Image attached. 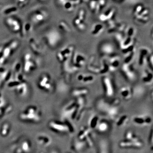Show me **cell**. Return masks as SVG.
I'll return each mask as SVG.
<instances>
[{
	"label": "cell",
	"mask_w": 153,
	"mask_h": 153,
	"mask_svg": "<svg viewBox=\"0 0 153 153\" xmlns=\"http://www.w3.org/2000/svg\"><path fill=\"white\" fill-rule=\"evenodd\" d=\"M42 118L41 110L38 106L34 105L26 107L19 114V120L27 123H38L41 122Z\"/></svg>",
	"instance_id": "cell-1"
},
{
	"label": "cell",
	"mask_w": 153,
	"mask_h": 153,
	"mask_svg": "<svg viewBox=\"0 0 153 153\" xmlns=\"http://www.w3.org/2000/svg\"><path fill=\"white\" fill-rule=\"evenodd\" d=\"M48 126L51 130L57 133H72L74 131L73 126L67 120L63 122L57 120H51L48 123Z\"/></svg>",
	"instance_id": "cell-2"
},
{
	"label": "cell",
	"mask_w": 153,
	"mask_h": 153,
	"mask_svg": "<svg viewBox=\"0 0 153 153\" xmlns=\"http://www.w3.org/2000/svg\"><path fill=\"white\" fill-rule=\"evenodd\" d=\"M7 85L10 89L13 90L21 97L27 95L29 90L28 83L26 80L22 81L13 78L8 81Z\"/></svg>",
	"instance_id": "cell-3"
},
{
	"label": "cell",
	"mask_w": 153,
	"mask_h": 153,
	"mask_svg": "<svg viewBox=\"0 0 153 153\" xmlns=\"http://www.w3.org/2000/svg\"><path fill=\"white\" fill-rule=\"evenodd\" d=\"M37 85L39 89L47 93L52 92L54 88L52 77L47 73L41 74L37 80Z\"/></svg>",
	"instance_id": "cell-4"
},
{
	"label": "cell",
	"mask_w": 153,
	"mask_h": 153,
	"mask_svg": "<svg viewBox=\"0 0 153 153\" xmlns=\"http://www.w3.org/2000/svg\"><path fill=\"white\" fill-rule=\"evenodd\" d=\"M22 69L26 73H30L36 70L38 65L33 59L32 55L27 53L25 55L22 64Z\"/></svg>",
	"instance_id": "cell-5"
},
{
	"label": "cell",
	"mask_w": 153,
	"mask_h": 153,
	"mask_svg": "<svg viewBox=\"0 0 153 153\" xmlns=\"http://www.w3.org/2000/svg\"><path fill=\"white\" fill-rule=\"evenodd\" d=\"M61 36L59 32L56 30L49 31L46 35V39L48 44L52 47L57 46L61 40Z\"/></svg>",
	"instance_id": "cell-6"
},
{
	"label": "cell",
	"mask_w": 153,
	"mask_h": 153,
	"mask_svg": "<svg viewBox=\"0 0 153 153\" xmlns=\"http://www.w3.org/2000/svg\"><path fill=\"white\" fill-rule=\"evenodd\" d=\"M74 47L72 45H70L60 50L57 54V59L60 62L64 63L66 62L71 57L73 54Z\"/></svg>",
	"instance_id": "cell-7"
},
{
	"label": "cell",
	"mask_w": 153,
	"mask_h": 153,
	"mask_svg": "<svg viewBox=\"0 0 153 153\" xmlns=\"http://www.w3.org/2000/svg\"><path fill=\"white\" fill-rule=\"evenodd\" d=\"M119 146L122 149H140L143 146V143L141 140L134 141L124 139L120 142Z\"/></svg>",
	"instance_id": "cell-8"
},
{
	"label": "cell",
	"mask_w": 153,
	"mask_h": 153,
	"mask_svg": "<svg viewBox=\"0 0 153 153\" xmlns=\"http://www.w3.org/2000/svg\"><path fill=\"white\" fill-rule=\"evenodd\" d=\"M12 109L13 107L10 104L7 102L0 93V118L8 114L12 111Z\"/></svg>",
	"instance_id": "cell-9"
},
{
	"label": "cell",
	"mask_w": 153,
	"mask_h": 153,
	"mask_svg": "<svg viewBox=\"0 0 153 153\" xmlns=\"http://www.w3.org/2000/svg\"><path fill=\"white\" fill-rule=\"evenodd\" d=\"M36 141L38 143L43 146H48L52 142L51 137L45 134H39L36 137Z\"/></svg>",
	"instance_id": "cell-10"
},
{
	"label": "cell",
	"mask_w": 153,
	"mask_h": 153,
	"mask_svg": "<svg viewBox=\"0 0 153 153\" xmlns=\"http://www.w3.org/2000/svg\"><path fill=\"white\" fill-rule=\"evenodd\" d=\"M48 17V14L45 11H39L35 13L32 17V20L35 23L44 22Z\"/></svg>",
	"instance_id": "cell-11"
},
{
	"label": "cell",
	"mask_w": 153,
	"mask_h": 153,
	"mask_svg": "<svg viewBox=\"0 0 153 153\" xmlns=\"http://www.w3.org/2000/svg\"><path fill=\"white\" fill-rule=\"evenodd\" d=\"M6 24L10 29L14 32H19L21 29V25L17 20L13 18H7L6 20Z\"/></svg>",
	"instance_id": "cell-12"
},
{
	"label": "cell",
	"mask_w": 153,
	"mask_h": 153,
	"mask_svg": "<svg viewBox=\"0 0 153 153\" xmlns=\"http://www.w3.org/2000/svg\"><path fill=\"white\" fill-rule=\"evenodd\" d=\"M116 13L115 8H111L100 16L99 19L102 22H106L108 20L112 19Z\"/></svg>",
	"instance_id": "cell-13"
},
{
	"label": "cell",
	"mask_w": 153,
	"mask_h": 153,
	"mask_svg": "<svg viewBox=\"0 0 153 153\" xmlns=\"http://www.w3.org/2000/svg\"><path fill=\"white\" fill-rule=\"evenodd\" d=\"M103 85L105 91L106 95L108 96H111L114 93L113 87L112 82L108 77H105L103 79Z\"/></svg>",
	"instance_id": "cell-14"
},
{
	"label": "cell",
	"mask_w": 153,
	"mask_h": 153,
	"mask_svg": "<svg viewBox=\"0 0 153 153\" xmlns=\"http://www.w3.org/2000/svg\"><path fill=\"white\" fill-rule=\"evenodd\" d=\"M152 119L149 117L137 116L134 119L135 123L140 126L147 125L152 122Z\"/></svg>",
	"instance_id": "cell-15"
},
{
	"label": "cell",
	"mask_w": 153,
	"mask_h": 153,
	"mask_svg": "<svg viewBox=\"0 0 153 153\" xmlns=\"http://www.w3.org/2000/svg\"><path fill=\"white\" fill-rule=\"evenodd\" d=\"M10 124L8 122H4L2 124L0 127V135L1 136L7 137L9 135L11 131Z\"/></svg>",
	"instance_id": "cell-16"
},
{
	"label": "cell",
	"mask_w": 153,
	"mask_h": 153,
	"mask_svg": "<svg viewBox=\"0 0 153 153\" xmlns=\"http://www.w3.org/2000/svg\"><path fill=\"white\" fill-rule=\"evenodd\" d=\"M100 51L105 55H111L114 52V47L112 44L110 43H104L100 47Z\"/></svg>",
	"instance_id": "cell-17"
},
{
	"label": "cell",
	"mask_w": 153,
	"mask_h": 153,
	"mask_svg": "<svg viewBox=\"0 0 153 153\" xmlns=\"http://www.w3.org/2000/svg\"><path fill=\"white\" fill-rule=\"evenodd\" d=\"M91 135L90 128L87 127H82L80 129L78 134V139L84 141L88 137Z\"/></svg>",
	"instance_id": "cell-18"
},
{
	"label": "cell",
	"mask_w": 153,
	"mask_h": 153,
	"mask_svg": "<svg viewBox=\"0 0 153 153\" xmlns=\"http://www.w3.org/2000/svg\"><path fill=\"white\" fill-rule=\"evenodd\" d=\"M104 30V27L101 24L94 25L91 31V34L94 36H98L101 35Z\"/></svg>",
	"instance_id": "cell-19"
},
{
	"label": "cell",
	"mask_w": 153,
	"mask_h": 153,
	"mask_svg": "<svg viewBox=\"0 0 153 153\" xmlns=\"http://www.w3.org/2000/svg\"><path fill=\"white\" fill-rule=\"evenodd\" d=\"M85 145V143L84 141L78 139L75 140L72 143V149L75 152H79L82 150Z\"/></svg>",
	"instance_id": "cell-20"
},
{
	"label": "cell",
	"mask_w": 153,
	"mask_h": 153,
	"mask_svg": "<svg viewBox=\"0 0 153 153\" xmlns=\"http://www.w3.org/2000/svg\"><path fill=\"white\" fill-rule=\"evenodd\" d=\"M19 147L21 148L24 153H29L31 152V143L27 140H25L22 141Z\"/></svg>",
	"instance_id": "cell-21"
},
{
	"label": "cell",
	"mask_w": 153,
	"mask_h": 153,
	"mask_svg": "<svg viewBox=\"0 0 153 153\" xmlns=\"http://www.w3.org/2000/svg\"><path fill=\"white\" fill-rule=\"evenodd\" d=\"M98 153H110L109 145L105 140H102L99 145Z\"/></svg>",
	"instance_id": "cell-22"
},
{
	"label": "cell",
	"mask_w": 153,
	"mask_h": 153,
	"mask_svg": "<svg viewBox=\"0 0 153 153\" xmlns=\"http://www.w3.org/2000/svg\"><path fill=\"white\" fill-rule=\"evenodd\" d=\"M149 54V50L147 48H143L140 50V55L139 59V63L140 65L143 64L145 60L146 59L147 56Z\"/></svg>",
	"instance_id": "cell-23"
},
{
	"label": "cell",
	"mask_w": 153,
	"mask_h": 153,
	"mask_svg": "<svg viewBox=\"0 0 153 153\" xmlns=\"http://www.w3.org/2000/svg\"><path fill=\"white\" fill-rule=\"evenodd\" d=\"M134 44V39L133 38L127 37V38H124L123 41L120 45L122 49H124L126 47L131 46Z\"/></svg>",
	"instance_id": "cell-24"
},
{
	"label": "cell",
	"mask_w": 153,
	"mask_h": 153,
	"mask_svg": "<svg viewBox=\"0 0 153 153\" xmlns=\"http://www.w3.org/2000/svg\"><path fill=\"white\" fill-rule=\"evenodd\" d=\"M119 57L117 55H114L111 57L109 62L110 64V67H112L113 69H115L119 66L120 64Z\"/></svg>",
	"instance_id": "cell-25"
},
{
	"label": "cell",
	"mask_w": 153,
	"mask_h": 153,
	"mask_svg": "<svg viewBox=\"0 0 153 153\" xmlns=\"http://www.w3.org/2000/svg\"><path fill=\"white\" fill-rule=\"evenodd\" d=\"M124 139L134 141L140 140V138L136 134L131 131H128L126 133L124 136Z\"/></svg>",
	"instance_id": "cell-26"
},
{
	"label": "cell",
	"mask_w": 153,
	"mask_h": 153,
	"mask_svg": "<svg viewBox=\"0 0 153 153\" xmlns=\"http://www.w3.org/2000/svg\"><path fill=\"white\" fill-rule=\"evenodd\" d=\"M122 96L125 99H129L131 97V91L128 87H124L121 90Z\"/></svg>",
	"instance_id": "cell-27"
},
{
	"label": "cell",
	"mask_w": 153,
	"mask_h": 153,
	"mask_svg": "<svg viewBox=\"0 0 153 153\" xmlns=\"http://www.w3.org/2000/svg\"><path fill=\"white\" fill-rule=\"evenodd\" d=\"M73 60L74 62H76V65H82L84 63L85 59L84 57L80 54H76L73 56Z\"/></svg>",
	"instance_id": "cell-28"
},
{
	"label": "cell",
	"mask_w": 153,
	"mask_h": 153,
	"mask_svg": "<svg viewBox=\"0 0 153 153\" xmlns=\"http://www.w3.org/2000/svg\"><path fill=\"white\" fill-rule=\"evenodd\" d=\"M89 5L91 10L93 12L98 13L100 10L97 1H96L90 0Z\"/></svg>",
	"instance_id": "cell-29"
},
{
	"label": "cell",
	"mask_w": 153,
	"mask_h": 153,
	"mask_svg": "<svg viewBox=\"0 0 153 153\" xmlns=\"http://www.w3.org/2000/svg\"><path fill=\"white\" fill-rule=\"evenodd\" d=\"M98 130L101 132H105L108 129V125L105 122H101L98 123L97 127Z\"/></svg>",
	"instance_id": "cell-30"
},
{
	"label": "cell",
	"mask_w": 153,
	"mask_h": 153,
	"mask_svg": "<svg viewBox=\"0 0 153 153\" xmlns=\"http://www.w3.org/2000/svg\"><path fill=\"white\" fill-rule=\"evenodd\" d=\"M58 27L60 30L64 32H66V33H69L71 31V29L68 25H67V23L63 21L59 22Z\"/></svg>",
	"instance_id": "cell-31"
},
{
	"label": "cell",
	"mask_w": 153,
	"mask_h": 153,
	"mask_svg": "<svg viewBox=\"0 0 153 153\" xmlns=\"http://www.w3.org/2000/svg\"><path fill=\"white\" fill-rule=\"evenodd\" d=\"M63 5L65 10L68 11V12H71L74 10V5L71 1H66L63 4Z\"/></svg>",
	"instance_id": "cell-32"
},
{
	"label": "cell",
	"mask_w": 153,
	"mask_h": 153,
	"mask_svg": "<svg viewBox=\"0 0 153 153\" xmlns=\"http://www.w3.org/2000/svg\"><path fill=\"white\" fill-rule=\"evenodd\" d=\"M87 93L88 91L85 88H80L73 91L72 94L74 96H79L80 95H85Z\"/></svg>",
	"instance_id": "cell-33"
},
{
	"label": "cell",
	"mask_w": 153,
	"mask_h": 153,
	"mask_svg": "<svg viewBox=\"0 0 153 153\" xmlns=\"http://www.w3.org/2000/svg\"><path fill=\"white\" fill-rule=\"evenodd\" d=\"M98 123V117L97 116H94L90 120L89 126L91 128H95L97 127Z\"/></svg>",
	"instance_id": "cell-34"
},
{
	"label": "cell",
	"mask_w": 153,
	"mask_h": 153,
	"mask_svg": "<svg viewBox=\"0 0 153 153\" xmlns=\"http://www.w3.org/2000/svg\"><path fill=\"white\" fill-rule=\"evenodd\" d=\"M123 35L121 33L117 32L114 34L115 40L117 42V44H119V45H120V46L121 44L123 41Z\"/></svg>",
	"instance_id": "cell-35"
},
{
	"label": "cell",
	"mask_w": 153,
	"mask_h": 153,
	"mask_svg": "<svg viewBox=\"0 0 153 153\" xmlns=\"http://www.w3.org/2000/svg\"><path fill=\"white\" fill-rule=\"evenodd\" d=\"M134 17L139 22H142V23H146L149 20V15H146V16L136 15V16H134Z\"/></svg>",
	"instance_id": "cell-36"
},
{
	"label": "cell",
	"mask_w": 153,
	"mask_h": 153,
	"mask_svg": "<svg viewBox=\"0 0 153 153\" xmlns=\"http://www.w3.org/2000/svg\"><path fill=\"white\" fill-rule=\"evenodd\" d=\"M30 45L31 46L32 49L35 52V53L37 54H40L41 53V50L39 48L38 46H37V44L35 42L33 41H30Z\"/></svg>",
	"instance_id": "cell-37"
},
{
	"label": "cell",
	"mask_w": 153,
	"mask_h": 153,
	"mask_svg": "<svg viewBox=\"0 0 153 153\" xmlns=\"http://www.w3.org/2000/svg\"><path fill=\"white\" fill-rule=\"evenodd\" d=\"M127 120L128 118L126 116L124 115L121 117L120 119H119L117 124L118 126H123L126 123Z\"/></svg>",
	"instance_id": "cell-38"
},
{
	"label": "cell",
	"mask_w": 153,
	"mask_h": 153,
	"mask_svg": "<svg viewBox=\"0 0 153 153\" xmlns=\"http://www.w3.org/2000/svg\"><path fill=\"white\" fill-rule=\"evenodd\" d=\"M78 79L80 81V80H82L83 82H88L92 81L93 80V77L91 76H83L82 75V76H78Z\"/></svg>",
	"instance_id": "cell-39"
},
{
	"label": "cell",
	"mask_w": 153,
	"mask_h": 153,
	"mask_svg": "<svg viewBox=\"0 0 153 153\" xmlns=\"http://www.w3.org/2000/svg\"><path fill=\"white\" fill-rule=\"evenodd\" d=\"M76 17L78 18L82 22H84L85 19V11L84 10H79Z\"/></svg>",
	"instance_id": "cell-40"
},
{
	"label": "cell",
	"mask_w": 153,
	"mask_h": 153,
	"mask_svg": "<svg viewBox=\"0 0 153 153\" xmlns=\"http://www.w3.org/2000/svg\"><path fill=\"white\" fill-rule=\"evenodd\" d=\"M152 74L150 72H147L146 73V76L143 77V80L145 82H150L152 80Z\"/></svg>",
	"instance_id": "cell-41"
},
{
	"label": "cell",
	"mask_w": 153,
	"mask_h": 153,
	"mask_svg": "<svg viewBox=\"0 0 153 153\" xmlns=\"http://www.w3.org/2000/svg\"><path fill=\"white\" fill-rule=\"evenodd\" d=\"M144 7L143 5L142 4H138L134 8L133 13L134 16H136L137 14L139 13L142 10L143 8Z\"/></svg>",
	"instance_id": "cell-42"
},
{
	"label": "cell",
	"mask_w": 153,
	"mask_h": 153,
	"mask_svg": "<svg viewBox=\"0 0 153 153\" xmlns=\"http://www.w3.org/2000/svg\"><path fill=\"white\" fill-rule=\"evenodd\" d=\"M134 52L135 50L129 53V54L126 57V58L125 60V63H128L132 60L134 55Z\"/></svg>",
	"instance_id": "cell-43"
},
{
	"label": "cell",
	"mask_w": 153,
	"mask_h": 153,
	"mask_svg": "<svg viewBox=\"0 0 153 153\" xmlns=\"http://www.w3.org/2000/svg\"><path fill=\"white\" fill-rule=\"evenodd\" d=\"M135 34V30L134 28L132 27L129 28L128 30H127V31L128 37L133 38Z\"/></svg>",
	"instance_id": "cell-44"
},
{
	"label": "cell",
	"mask_w": 153,
	"mask_h": 153,
	"mask_svg": "<svg viewBox=\"0 0 153 153\" xmlns=\"http://www.w3.org/2000/svg\"><path fill=\"white\" fill-rule=\"evenodd\" d=\"M17 8L15 7H11L8 8L6 9L4 11V13L5 14H10L12 13H15V12L17 11Z\"/></svg>",
	"instance_id": "cell-45"
},
{
	"label": "cell",
	"mask_w": 153,
	"mask_h": 153,
	"mask_svg": "<svg viewBox=\"0 0 153 153\" xmlns=\"http://www.w3.org/2000/svg\"><path fill=\"white\" fill-rule=\"evenodd\" d=\"M18 5L20 7H23L27 4L29 0H17Z\"/></svg>",
	"instance_id": "cell-46"
},
{
	"label": "cell",
	"mask_w": 153,
	"mask_h": 153,
	"mask_svg": "<svg viewBox=\"0 0 153 153\" xmlns=\"http://www.w3.org/2000/svg\"><path fill=\"white\" fill-rule=\"evenodd\" d=\"M149 9L144 7L143 8L142 10L138 14H137V15L146 16V15H149Z\"/></svg>",
	"instance_id": "cell-47"
},
{
	"label": "cell",
	"mask_w": 153,
	"mask_h": 153,
	"mask_svg": "<svg viewBox=\"0 0 153 153\" xmlns=\"http://www.w3.org/2000/svg\"><path fill=\"white\" fill-rule=\"evenodd\" d=\"M97 3H98L100 9L101 10L104 7L106 4V1L105 0H98L97 1Z\"/></svg>",
	"instance_id": "cell-48"
},
{
	"label": "cell",
	"mask_w": 153,
	"mask_h": 153,
	"mask_svg": "<svg viewBox=\"0 0 153 153\" xmlns=\"http://www.w3.org/2000/svg\"><path fill=\"white\" fill-rule=\"evenodd\" d=\"M147 57L148 63L149 64H150V66L152 69L153 68V55L151 54V55H149Z\"/></svg>",
	"instance_id": "cell-49"
},
{
	"label": "cell",
	"mask_w": 153,
	"mask_h": 153,
	"mask_svg": "<svg viewBox=\"0 0 153 153\" xmlns=\"http://www.w3.org/2000/svg\"><path fill=\"white\" fill-rule=\"evenodd\" d=\"M79 30L82 31V30H85V25L84 22H81L78 26L76 27Z\"/></svg>",
	"instance_id": "cell-50"
},
{
	"label": "cell",
	"mask_w": 153,
	"mask_h": 153,
	"mask_svg": "<svg viewBox=\"0 0 153 153\" xmlns=\"http://www.w3.org/2000/svg\"><path fill=\"white\" fill-rule=\"evenodd\" d=\"M82 22V21H80L77 17H76L75 19H74V21H73V23H74V25H75L76 27H77L78 25Z\"/></svg>",
	"instance_id": "cell-51"
},
{
	"label": "cell",
	"mask_w": 153,
	"mask_h": 153,
	"mask_svg": "<svg viewBox=\"0 0 153 153\" xmlns=\"http://www.w3.org/2000/svg\"><path fill=\"white\" fill-rule=\"evenodd\" d=\"M149 143L152 146V149H153V131L152 130L151 131L149 139Z\"/></svg>",
	"instance_id": "cell-52"
},
{
	"label": "cell",
	"mask_w": 153,
	"mask_h": 153,
	"mask_svg": "<svg viewBox=\"0 0 153 153\" xmlns=\"http://www.w3.org/2000/svg\"><path fill=\"white\" fill-rule=\"evenodd\" d=\"M72 3L75 5L78 4L81 2V0H70Z\"/></svg>",
	"instance_id": "cell-53"
},
{
	"label": "cell",
	"mask_w": 153,
	"mask_h": 153,
	"mask_svg": "<svg viewBox=\"0 0 153 153\" xmlns=\"http://www.w3.org/2000/svg\"><path fill=\"white\" fill-rule=\"evenodd\" d=\"M16 153H24L22 152V150L21 149V148L20 147H17L16 149Z\"/></svg>",
	"instance_id": "cell-54"
},
{
	"label": "cell",
	"mask_w": 153,
	"mask_h": 153,
	"mask_svg": "<svg viewBox=\"0 0 153 153\" xmlns=\"http://www.w3.org/2000/svg\"><path fill=\"white\" fill-rule=\"evenodd\" d=\"M30 27H31L29 24H27L25 25V30L27 31H29L30 30Z\"/></svg>",
	"instance_id": "cell-55"
},
{
	"label": "cell",
	"mask_w": 153,
	"mask_h": 153,
	"mask_svg": "<svg viewBox=\"0 0 153 153\" xmlns=\"http://www.w3.org/2000/svg\"><path fill=\"white\" fill-rule=\"evenodd\" d=\"M66 1V0H58V1L60 3V4H62L63 5V4Z\"/></svg>",
	"instance_id": "cell-56"
},
{
	"label": "cell",
	"mask_w": 153,
	"mask_h": 153,
	"mask_svg": "<svg viewBox=\"0 0 153 153\" xmlns=\"http://www.w3.org/2000/svg\"><path fill=\"white\" fill-rule=\"evenodd\" d=\"M40 153H45L44 152H41Z\"/></svg>",
	"instance_id": "cell-57"
},
{
	"label": "cell",
	"mask_w": 153,
	"mask_h": 153,
	"mask_svg": "<svg viewBox=\"0 0 153 153\" xmlns=\"http://www.w3.org/2000/svg\"><path fill=\"white\" fill-rule=\"evenodd\" d=\"M92 1H98V0H92Z\"/></svg>",
	"instance_id": "cell-58"
},
{
	"label": "cell",
	"mask_w": 153,
	"mask_h": 153,
	"mask_svg": "<svg viewBox=\"0 0 153 153\" xmlns=\"http://www.w3.org/2000/svg\"><path fill=\"white\" fill-rule=\"evenodd\" d=\"M52 153H57V152H52Z\"/></svg>",
	"instance_id": "cell-59"
},
{
	"label": "cell",
	"mask_w": 153,
	"mask_h": 153,
	"mask_svg": "<svg viewBox=\"0 0 153 153\" xmlns=\"http://www.w3.org/2000/svg\"><path fill=\"white\" fill-rule=\"evenodd\" d=\"M40 1H46V0H40Z\"/></svg>",
	"instance_id": "cell-60"
},
{
	"label": "cell",
	"mask_w": 153,
	"mask_h": 153,
	"mask_svg": "<svg viewBox=\"0 0 153 153\" xmlns=\"http://www.w3.org/2000/svg\"><path fill=\"white\" fill-rule=\"evenodd\" d=\"M71 153L68 152V153Z\"/></svg>",
	"instance_id": "cell-61"
},
{
	"label": "cell",
	"mask_w": 153,
	"mask_h": 153,
	"mask_svg": "<svg viewBox=\"0 0 153 153\" xmlns=\"http://www.w3.org/2000/svg\"><path fill=\"white\" fill-rule=\"evenodd\" d=\"M118 1H120V0H118Z\"/></svg>",
	"instance_id": "cell-62"
}]
</instances>
